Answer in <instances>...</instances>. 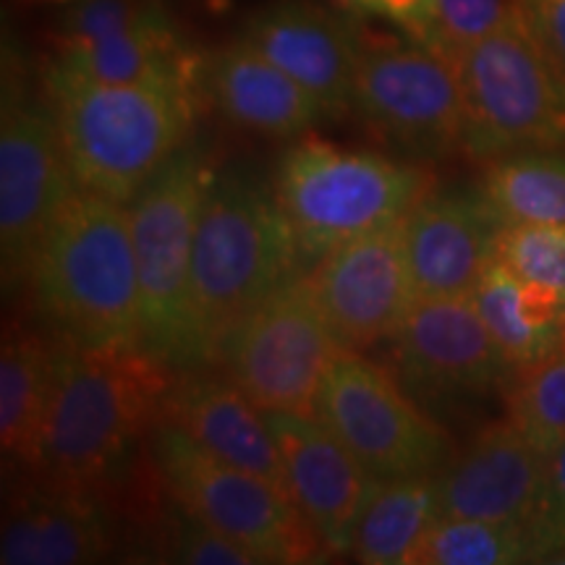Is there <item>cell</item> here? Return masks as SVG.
I'll return each mask as SVG.
<instances>
[{
    "instance_id": "obj_1",
    "label": "cell",
    "mask_w": 565,
    "mask_h": 565,
    "mask_svg": "<svg viewBox=\"0 0 565 565\" xmlns=\"http://www.w3.org/2000/svg\"><path fill=\"white\" fill-rule=\"evenodd\" d=\"M166 362L141 343L63 341L40 466L61 484L92 490L150 433L171 391Z\"/></svg>"
},
{
    "instance_id": "obj_2",
    "label": "cell",
    "mask_w": 565,
    "mask_h": 565,
    "mask_svg": "<svg viewBox=\"0 0 565 565\" xmlns=\"http://www.w3.org/2000/svg\"><path fill=\"white\" fill-rule=\"evenodd\" d=\"M299 259L275 192L242 173L212 179L196 223L189 282L194 366L215 359L223 338L296 278Z\"/></svg>"
},
{
    "instance_id": "obj_3",
    "label": "cell",
    "mask_w": 565,
    "mask_h": 565,
    "mask_svg": "<svg viewBox=\"0 0 565 565\" xmlns=\"http://www.w3.org/2000/svg\"><path fill=\"white\" fill-rule=\"evenodd\" d=\"M55 121L79 189L129 204L192 129V82L100 84L47 74Z\"/></svg>"
},
{
    "instance_id": "obj_4",
    "label": "cell",
    "mask_w": 565,
    "mask_h": 565,
    "mask_svg": "<svg viewBox=\"0 0 565 565\" xmlns=\"http://www.w3.org/2000/svg\"><path fill=\"white\" fill-rule=\"evenodd\" d=\"M30 280L63 341L141 343L139 270L126 204L76 189L55 217Z\"/></svg>"
},
{
    "instance_id": "obj_5",
    "label": "cell",
    "mask_w": 565,
    "mask_h": 565,
    "mask_svg": "<svg viewBox=\"0 0 565 565\" xmlns=\"http://www.w3.org/2000/svg\"><path fill=\"white\" fill-rule=\"evenodd\" d=\"M433 189L416 162L353 152L303 139L282 154L275 200L291 225L301 259H320L362 233L404 221Z\"/></svg>"
},
{
    "instance_id": "obj_6",
    "label": "cell",
    "mask_w": 565,
    "mask_h": 565,
    "mask_svg": "<svg viewBox=\"0 0 565 565\" xmlns=\"http://www.w3.org/2000/svg\"><path fill=\"white\" fill-rule=\"evenodd\" d=\"M461 79V150L498 160L565 150V76L540 45L524 11L456 55Z\"/></svg>"
},
{
    "instance_id": "obj_7",
    "label": "cell",
    "mask_w": 565,
    "mask_h": 565,
    "mask_svg": "<svg viewBox=\"0 0 565 565\" xmlns=\"http://www.w3.org/2000/svg\"><path fill=\"white\" fill-rule=\"evenodd\" d=\"M212 173L196 150H179L129 207L139 270L141 345L168 366L192 370L189 282L194 236Z\"/></svg>"
},
{
    "instance_id": "obj_8",
    "label": "cell",
    "mask_w": 565,
    "mask_h": 565,
    "mask_svg": "<svg viewBox=\"0 0 565 565\" xmlns=\"http://www.w3.org/2000/svg\"><path fill=\"white\" fill-rule=\"evenodd\" d=\"M150 450L175 503L242 542L259 563H312L324 553L288 490L221 461L166 416L150 427Z\"/></svg>"
},
{
    "instance_id": "obj_9",
    "label": "cell",
    "mask_w": 565,
    "mask_h": 565,
    "mask_svg": "<svg viewBox=\"0 0 565 565\" xmlns=\"http://www.w3.org/2000/svg\"><path fill=\"white\" fill-rule=\"evenodd\" d=\"M343 349L309 280L296 275L223 338L215 359L265 414H315L320 387Z\"/></svg>"
},
{
    "instance_id": "obj_10",
    "label": "cell",
    "mask_w": 565,
    "mask_h": 565,
    "mask_svg": "<svg viewBox=\"0 0 565 565\" xmlns=\"http://www.w3.org/2000/svg\"><path fill=\"white\" fill-rule=\"evenodd\" d=\"M315 416L380 482L440 475L450 458L448 435L398 380L349 345L324 377Z\"/></svg>"
},
{
    "instance_id": "obj_11",
    "label": "cell",
    "mask_w": 565,
    "mask_h": 565,
    "mask_svg": "<svg viewBox=\"0 0 565 565\" xmlns=\"http://www.w3.org/2000/svg\"><path fill=\"white\" fill-rule=\"evenodd\" d=\"M351 108L401 150L437 158L461 147L456 58L429 42L359 38Z\"/></svg>"
},
{
    "instance_id": "obj_12",
    "label": "cell",
    "mask_w": 565,
    "mask_h": 565,
    "mask_svg": "<svg viewBox=\"0 0 565 565\" xmlns=\"http://www.w3.org/2000/svg\"><path fill=\"white\" fill-rule=\"evenodd\" d=\"M79 189L71 173L55 113L45 105L6 97L0 126V257L3 282L19 286L55 217Z\"/></svg>"
},
{
    "instance_id": "obj_13",
    "label": "cell",
    "mask_w": 565,
    "mask_h": 565,
    "mask_svg": "<svg viewBox=\"0 0 565 565\" xmlns=\"http://www.w3.org/2000/svg\"><path fill=\"white\" fill-rule=\"evenodd\" d=\"M404 221L335 246L307 275L330 328L349 349L395 338L414 309Z\"/></svg>"
},
{
    "instance_id": "obj_14",
    "label": "cell",
    "mask_w": 565,
    "mask_h": 565,
    "mask_svg": "<svg viewBox=\"0 0 565 565\" xmlns=\"http://www.w3.org/2000/svg\"><path fill=\"white\" fill-rule=\"evenodd\" d=\"M393 343L401 380L422 398L482 395L515 372L471 294L416 299Z\"/></svg>"
},
{
    "instance_id": "obj_15",
    "label": "cell",
    "mask_w": 565,
    "mask_h": 565,
    "mask_svg": "<svg viewBox=\"0 0 565 565\" xmlns=\"http://www.w3.org/2000/svg\"><path fill=\"white\" fill-rule=\"evenodd\" d=\"M286 490L328 553H351L353 534L380 479L315 414H267Z\"/></svg>"
},
{
    "instance_id": "obj_16",
    "label": "cell",
    "mask_w": 565,
    "mask_h": 565,
    "mask_svg": "<svg viewBox=\"0 0 565 565\" xmlns=\"http://www.w3.org/2000/svg\"><path fill=\"white\" fill-rule=\"evenodd\" d=\"M547 461L508 419L487 424L437 475L440 519L529 524Z\"/></svg>"
},
{
    "instance_id": "obj_17",
    "label": "cell",
    "mask_w": 565,
    "mask_h": 565,
    "mask_svg": "<svg viewBox=\"0 0 565 565\" xmlns=\"http://www.w3.org/2000/svg\"><path fill=\"white\" fill-rule=\"evenodd\" d=\"M503 221L479 192H429L404 221L416 299L469 296L494 263Z\"/></svg>"
},
{
    "instance_id": "obj_18",
    "label": "cell",
    "mask_w": 565,
    "mask_h": 565,
    "mask_svg": "<svg viewBox=\"0 0 565 565\" xmlns=\"http://www.w3.org/2000/svg\"><path fill=\"white\" fill-rule=\"evenodd\" d=\"M244 40L312 92L324 110L351 108L359 34L335 13L307 0H280L249 21Z\"/></svg>"
},
{
    "instance_id": "obj_19",
    "label": "cell",
    "mask_w": 565,
    "mask_h": 565,
    "mask_svg": "<svg viewBox=\"0 0 565 565\" xmlns=\"http://www.w3.org/2000/svg\"><path fill=\"white\" fill-rule=\"evenodd\" d=\"M160 416L179 424L221 461L270 479L286 490L278 440L263 408L252 404L228 377H194L173 383Z\"/></svg>"
},
{
    "instance_id": "obj_20",
    "label": "cell",
    "mask_w": 565,
    "mask_h": 565,
    "mask_svg": "<svg viewBox=\"0 0 565 565\" xmlns=\"http://www.w3.org/2000/svg\"><path fill=\"white\" fill-rule=\"evenodd\" d=\"M202 79L225 121L267 137H301L328 113L312 92L254 51L246 40L212 55Z\"/></svg>"
},
{
    "instance_id": "obj_21",
    "label": "cell",
    "mask_w": 565,
    "mask_h": 565,
    "mask_svg": "<svg viewBox=\"0 0 565 565\" xmlns=\"http://www.w3.org/2000/svg\"><path fill=\"white\" fill-rule=\"evenodd\" d=\"M110 550L108 524L89 490L55 479L13 500L0 536L3 565H82Z\"/></svg>"
},
{
    "instance_id": "obj_22",
    "label": "cell",
    "mask_w": 565,
    "mask_h": 565,
    "mask_svg": "<svg viewBox=\"0 0 565 565\" xmlns=\"http://www.w3.org/2000/svg\"><path fill=\"white\" fill-rule=\"evenodd\" d=\"M51 71L100 84L196 79L194 58L181 45L158 3L129 26L82 45H63Z\"/></svg>"
},
{
    "instance_id": "obj_23",
    "label": "cell",
    "mask_w": 565,
    "mask_h": 565,
    "mask_svg": "<svg viewBox=\"0 0 565 565\" xmlns=\"http://www.w3.org/2000/svg\"><path fill=\"white\" fill-rule=\"evenodd\" d=\"M58 345L38 335H6L0 353V443L21 463H40L51 412Z\"/></svg>"
},
{
    "instance_id": "obj_24",
    "label": "cell",
    "mask_w": 565,
    "mask_h": 565,
    "mask_svg": "<svg viewBox=\"0 0 565 565\" xmlns=\"http://www.w3.org/2000/svg\"><path fill=\"white\" fill-rule=\"evenodd\" d=\"M440 521L437 475L385 479L372 492L351 555L366 565H408L424 534Z\"/></svg>"
},
{
    "instance_id": "obj_25",
    "label": "cell",
    "mask_w": 565,
    "mask_h": 565,
    "mask_svg": "<svg viewBox=\"0 0 565 565\" xmlns=\"http://www.w3.org/2000/svg\"><path fill=\"white\" fill-rule=\"evenodd\" d=\"M482 194L503 225H565V152L532 150L492 160Z\"/></svg>"
},
{
    "instance_id": "obj_26",
    "label": "cell",
    "mask_w": 565,
    "mask_h": 565,
    "mask_svg": "<svg viewBox=\"0 0 565 565\" xmlns=\"http://www.w3.org/2000/svg\"><path fill=\"white\" fill-rule=\"evenodd\" d=\"M521 286L524 282L519 275H513L503 263L494 259L471 291L487 330L515 370L532 366L563 349V333L542 330L529 320L524 299H521Z\"/></svg>"
},
{
    "instance_id": "obj_27",
    "label": "cell",
    "mask_w": 565,
    "mask_h": 565,
    "mask_svg": "<svg viewBox=\"0 0 565 565\" xmlns=\"http://www.w3.org/2000/svg\"><path fill=\"white\" fill-rule=\"evenodd\" d=\"M532 561L526 524L440 519L424 534L408 565H508Z\"/></svg>"
},
{
    "instance_id": "obj_28",
    "label": "cell",
    "mask_w": 565,
    "mask_h": 565,
    "mask_svg": "<svg viewBox=\"0 0 565 565\" xmlns=\"http://www.w3.org/2000/svg\"><path fill=\"white\" fill-rule=\"evenodd\" d=\"M515 372L508 416L550 458L565 443V351Z\"/></svg>"
},
{
    "instance_id": "obj_29",
    "label": "cell",
    "mask_w": 565,
    "mask_h": 565,
    "mask_svg": "<svg viewBox=\"0 0 565 565\" xmlns=\"http://www.w3.org/2000/svg\"><path fill=\"white\" fill-rule=\"evenodd\" d=\"M494 259L521 280L555 288L565 301V225H503Z\"/></svg>"
},
{
    "instance_id": "obj_30",
    "label": "cell",
    "mask_w": 565,
    "mask_h": 565,
    "mask_svg": "<svg viewBox=\"0 0 565 565\" xmlns=\"http://www.w3.org/2000/svg\"><path fill=\"white\" fill-rule=\"evenodd\" d=\"M166 561L186 565H259V557L179 505L166 534Z\"/></svg>"
},
{
    "instance_id": "obj_31",
    "label": "cell",
    "mask_w": 565,
    "mask_h": 565,
    "mask_svg": "<svg viewBox=\"0 0 565 565\" xmlns=\"http://www.w3.org/2000/svg\"><path fill=\"white\" fill-rule=\"evenodd\" d=\"M521 13V0H435V45L456 55Z\"/></svg>"
},
{
    "instance_id": "obj_32",
    "label": "cell",
    "mask_w": 565,
    "mask_h": 565,
    "mask_svg": "<svg viewBox=\"0 0 565 565\" xmlns=\"http://www.w3.org/2000/svg\"><path fill=\"white\" fill-rule=\"evenodd\" d=\"M532 561L565 553V443L550 456L545 484L526 524Z\"/></svg>"
},
{
    "instance_id": "obj_33",
    "label": "cell",
    "mask_w": 565,
    "mask_h": 565,
    "mask_svg": "<svg viewBox=\"0 0 565 565\" xmlns=\"http://www.w3.org/2000/svg\"><path fill=\"white\" fill-rule=\"evenodd\" d=\"M349 9L393 21L414 40L435 45V0H343Z\"/></svg>"
},
{
    "instance_id": "obj_34",
    "label": "cell",
    "mask_w": 565,
    "mask_h": 565,
    "mask_svg": "<svg viewBox=\"0 0 565 565\" xmlns=\"http://www.w3.org/2000/svg\"><path fill=\"white\" fill-rule=\"evenodd\" d=\"M532 32L565 76V0H521Z\"/></svg>"
},
{
    "instance_id": "obj_35",
    "label": "cell",
    "mask_w": 565,
    "mask_h": 565,
    "mask_svg": "<svg viewBox=\"0 0 565 565\" xmlns=\"http://www.w3.org/2000/svg\"><path fill=\"white\" fill-rule=\"evenodd\" d=\"M563 351H565V317H563Z\"/></svg>"
}]
</instances>
